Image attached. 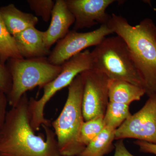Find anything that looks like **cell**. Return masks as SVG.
Wrapping results in <instances>:
<instances>
[{"instance_id":"obj_1","label":"cell","mask_w":156,"mask_h":156,"mask_svg":"<svg viewBox=\"0 0 156 156\" xmlns=\"http://www.w3.org/2000/svg\"><path fill=\"white\" fill-rule=\"evenodd\" d=\"M29 98L24 94L7 112L0 129V155L62 156L54 131L43 125L46 136L37 135L31 126Z\"/></svg>"},{"instance_id":"obj_2","label":"cell","mask_w":156,"mask_h":156,"mask_svg":"<svg viewBox=\"0 0 156 156\" xmlns=\"http://www.w3.org/2000/svg\"><path fill=\"white\" fill-rule=\"evenodd\" d=\"M107 25L123 39L142 78L146 94L156 93V25L145 18L135 26L122 16L112 14Z\"/></svg>"},{"instance_id":"obj_3","label":"cell","mask_w":156,"mask_h":156,"mask_svg":"<svg viewBox=\"0 0 156 156\" xmlns=\"http://www.w3.org/2000/svg\"><path fill=\"white\" fill-rule=\"evenodd\" d=\"M68 94L64 107L51 122L62 156H78L84 148L79 141L84 122L82 101L83 83L80 74L68 86Z\"/></svg>"},{"instance_id":"obj_4","label":"cell","mask_w":156,"mask_h":156,"mask_svg":"<svg viewBox=\"0 0 156 156\" xmlns=\"http://www.w3.org/2000/svg\"><path fill=\"white\" fill-rule=\"evenodd\" d=\"M94 69L110 80H119L144 89L126 43L119 36L105 37L92 52Z\"/></svg>"},{"instance_id":"obj_5","label":"cell","mask_w":156,"mask_h":156,"mask_svg":"<svg viewBox=\"0 0 156 156\" xmlns=\"http://www.w3.org/2000/svg\"><path fill=\"white\" fill-rule=\"evenodd\" d=\"M9 72L12 87L7 95L9 104L15 106L29 90L37 87L43 88L57 77L62 67L53 65L48 58L39 57L10 59Z\"/></svg>"},{"instance_id":"obj_6","label":"cell","mask_w":156,"mask_h":156,"mask_svg":"<svg viewBox=\"0 0 156 156\" xmlns=\"http://www.w3.org/2000/svg\"><path fill=\"white\" fill-rule=\"evenodd\" d=\"M60 73L53 80L45 85L44 93L38 100L31 98L29 100L28 112L32 128L35 131L44 126L50 127L51 122L46 119L44 109L46 105L53 95L62 89L69 86L74 79L81 73L94 69L91 52L86 50L73 56L62 65Z\"/></svg>"},{"instance_id":"obj_7","label":"cell","mask_w":156,"mask_h":156,"mask_svg":"<svg viewBox=\"0 0 156 156\" xmlns=\"http://www.w3.org/2000/svg\"><path fill=\"white\" fill-rule=\"evenodd\" d=\"M113 33L107 24L101 25L99 28L88 32L69 31L57 42L48 56V61L53 65L61 66L73 56L87 48L95 47L107 36Z\"/></svg>"},{"instance_id":"obj_8","label":"cell","mask_w":156,"mask_h":156,"mask_svg":"<svg viewBox=\"0 0 156 156\" xmlns=\"http://www.w3.org/2000/svg\"><path fill=\"white\" fill-rule=\"evenodd\" d=\"M83 83L82 111L85 122L104 115L109 102V79L95 69L80 73Z\"/></svg>"},{"instance_id":"obj_9","label":"cell","mask_w":156,"mask_h":156,"mask_svg":"<svg viewBox=\"0 0 156 156\" xmlns=\"http://www.w3.org/2000/svg\"><path fill=\"white\" fill-rule=\"evenodd\" d=\"M133 138L156 144V93L115 131V140Z\"/></svg>"},{"instance_id":"obj_10","label":"cell","mask_w":156,"mask_h":156,"mask_svg":"<svg viewBox=\"0 0 156 156\" xmlns=\"http://www.w3.org/2000/svg\"><path fill=\"white\" fill-rule=\"evenodd\" d=\"M74 17V30L90 28L97 24H107L111 15L106 13L108 8L114 0H65Z\"/></svg>"},{"instance_id":"obj_11","label":"cell","mask_w":156,"mask_h":156,"mask_svg":"<svg viewBox=\"0 0 156 156\" xmlns=\"http://www.w3.org/2000/svg\"><path fill=\"white\" fill-rule=\"evenodd\" d=\"M74 17L68 8L65 0H56L52 11L50 26L44 31V42L48 49L56 42L64 37L74 23Z\"/></svg>"},{"instance_id":"obj_12","label":"cell","mask_w":156,"mask_h":156,"mask_svg":"<svg viewBox=\"0 0 156 156\" xmlns=\"http://www.w3.org/2000/svg\"><path fill=\"white\" fill-rule=\"evenodd\" d=\"M14 37L23 58L45 57L51 53V50L45 44L44 31L38 30L35 27L27 29Z\"/></svg>"},{"instance_id":"obj_13","label":"cell","mask_w":156,"mask_h":156,"mask_svg":"<svg viewBox=\"0 0 156 156\" xmlns=\"http://www.w3.org/2000/svg\"><path fill=\"white\" fill-rule=\"evenodd\" d=\"M0 15L6 28L14 36L38 23L37 16L20 10L13 4L0 8Z\"/></svg>"},{"instance_id":"obj_14","label":"cell","mask_w":156,"mask_h":156,"mask_svg":"<svg viewBox=\"0 0 156 156\" xmlns=\"http://www.w3.org/2000/svg\"><path fill=\"white\" fill-rule=\"evenodd\" d=\"M146 94L143 88L119 80H110L108 83L109 101L129 105L139 101Z\"/></svg>"},{"instance_id":"obj_15","label":"cell","mask_w":156,"mask_h":156,"mask_svg":"<svg viewBox=\"0 0 156 156\" xmlns=\"http://www.w3.org/2000/svg\"><path fill=\"white\" fill-rule=\"evenodd\" d=\"M115 129L105 127L78 156H104L115 148Z\"/></svg>"},{"instance_id":"obj_16","label":"cell","mask_w":156,"mask_h":156,"mask_svg":"<svg viewBox=\"0 0 156 156\" xmlns=\"http://www.w3.org/2000/svg\"><path fill=\"white\" fill-rule=\"evenodd\" d=\"M23 58L17 48L14 37L9 32L0 15V60L5 65L11 59Z\"/></svg>"},{"instance_id":"obj_17","label":"cell","mask_w":156,"mask_h":156,"mask_svg":"<svg viewBox=\"0 0 156 156\" xmlns=\"http://www.w3.org/2000/svg\"><path fill=\"white\" fill-rule=\"evenodd\" d=\"M131 115L129 105L109 101L104 115L105 126L116 130Z\"/></svg>"},{"instance_id":"obj_18","label":"cell","mask_w":156,"mask_h":156,"mask_svg":"<svg viewBox=\"0 0 156 156\" xmlns=\"http://www.w3.org/2000/svg\"><path fill=\"white\" fill-rule=\"evenodd\" d=\"M105 128L104 116H100L84 122L79 137V141L81 145L85 149Z\"/></svg>"},{"instance_id":"obj_19","label":"cell","mask_w":156,"mask_h":156,"mask_svg":"<svg viewBox=\"0 0 156 156\" xmlns=\"http://www.w3.org/2000/svg\"><path fill=\"white\" fill-rule=\"evenodd\" d=\"M27 2L32 11L37 16L41 17L45 22L51 19L55 2L52 0H27Z\"/></svg>"},{"instance_id":"obj_20","label":"cell","mask_w":156,"mask_h":156,"mask_svg":"<svg viewBox=\"0 0 156 156\" xmlns=\"http://www.w3.org/2000/svg\"><path fill=\"white\" fill-rule=\"evenodd\" d=\"M12 87V79L9 70L0 60V90L9 94Z\"/></svg>"},{"instance_id":"obj_21","label":"cell","mask_w":156,"mask_h":156,"mask_svg":"<svg viewBox=\"0 0 156 156\" xmlns=\"http://www.w3.org/2000/svg\"><path fill=\"white\" fill-rule=\"evenodd\" d=\"M9 104L7 95L0 90V129L2 127L7 115V105Z\"/></svg>"},{"instance_id":"obj_22","label":"cell","mask_w":156,"mask_h":156,"mask_svg":"<svg viewBox=\"0 0 156 156\" xmlns=\"http://www.w3.org/2000/svg\"><path fill=\"white\" fill-rule=\"evenodd\" d=\"M134 143L138 147L139 151L141 152L156 155V144L139 140H136Z\"/></svg>"},{"instance_id":"obj_23","label":"cell","mask_w":156,"mask_h":156,"mask_svg":"<svg viewBox=\"0 0 156 156\" xmlns=\"http://www.w3.org/2000/svg\"><path fill=\"white\" fill-rule=\"evenodd\" d=\"M114 156H134L128 150L122 139L119 140L115 144Z\"/></svg>"},{"instance_id":"obj_24","label":"cell","mask_w":156,"mask_h":156,"mask_svg":"<svg viewBox=\"0 0 156 156\" xmlns=\"http://www.w3.org/2000/svg\"><path fill=\"white\" fill-rule=\"evenodd\" d=\"M0 156H1V155H0Z\"/></svg>"}]
</instances>
